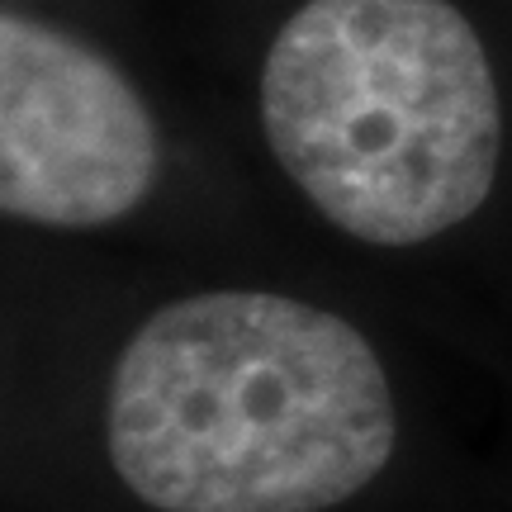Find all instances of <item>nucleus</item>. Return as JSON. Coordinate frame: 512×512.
Returning a JSON list of instances; mask_svg holds the SVG:
<instances>
[{
  "label": "nucleus",
  "instance_id": "nucleus-1",
  "mask_svg": "<svg viewBox=\"0 0 512 512\" xmlns=\"http://www.w3.org/2000/svg\"><path fill=\"white\" fill-rule=\"evenodd\" d=\"M399 451L380 351L342 313L204 290L147 318L105 384V456L152 512H332Z\"/></svg>",
  "mask_w": 512,
  "mask_h": 512
},
{
  "label": "nucleus",
  "instance_id": "nucleus-2",
  "mask_svg": "<svg viewBox=\"0 0 512 512\" xmlns=\"http://www.w3.org/2000/svg\"><path fill=\"white\" fill-rule=\"evenodd\" d=\"M256 105L299 195L370 247L446 238L498 185L503 95L451 0H304Z\"/></svg>",
  "mask_w": 512,
  "mask_h": 512
},
{
  "label": "nucleus",
  "instance_id": "nucleus-3",
  "mask_svg": "<svg viewBox=\"0 0 512 512\" xmlns=\"http://www.w3.org/2000/svg\"><path fill=\"white\" fill-rule=\"evenodd\" d=\"M162 133L91 43L24 10L0 15V209L34 228H110L152 195Z\"/></svg>",
  "mask_w": 512,
  "mask_h": 512
}]
</instances>
